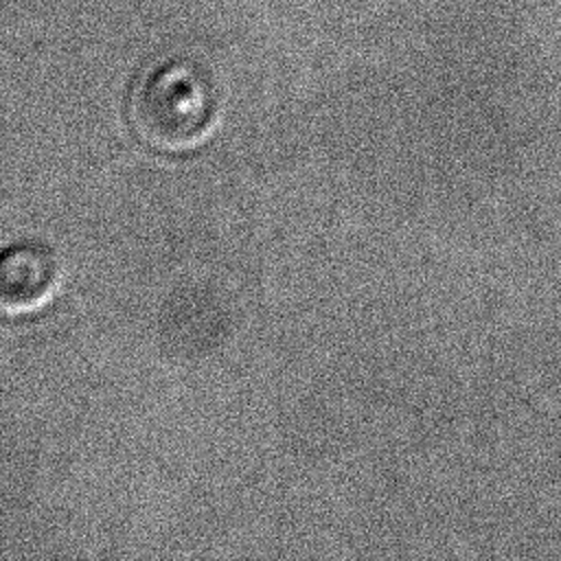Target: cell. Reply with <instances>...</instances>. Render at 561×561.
Segmentation results:
<instances>
[{
	"label": "cell",
	"instance_id": "cell-1",
	"mask_svg": "<svg viewBox=\"0 0 561 561\" xmlns=\"http://www.w3.org/2000/svg\"><path fill=\"white\" fill-rule=\"evenodd\" d=\"M131 110L147 142L160 149H188L217 127L221 90L204 64L169 57L140 79Z\"/></svg>",
	"mask_w": 561,
	"mask_h": 561
},
{
	"label": "cell",
	"instance_id": "cell-2",
	"mask_svg": "<svg viewBox=\"0 0 561 561\" xmlns=\"http://www.w3.org/2000/svg\"><path fill=\"white\" fill-rule=\"evenodd\" d=\"M61 283V265L55 252L42 243H15L4 250L0 263V298L7 311L42 307Z\"/></svg>",
	"mask_w": 561,
	"mask_h": 561
}]
</instances>
